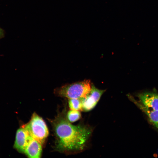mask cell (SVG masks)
I'll return each mask as SVG.
<instances>
[{"label":"cell","mask_w":158,"mask_h":158,"mask_svg":"<svg viewBox=\"0 0 158 158\" xmlns=\"http://www.w3.org/2000/svg\"><path fill=\"white\" fill-rule=\"evenodd\" d=\"M30 135L42 145L49 134L47 126L43 119L34 113L29 121L23 126Z\"/></svg>","instance_id":"3"},{"label":"cell","mask_w":158,"mask_h":158,"mask_svg":"<svg viewBox=\"0 0 158 158\" xmlns=\"http://www.w3.org/2000/svg\"><path fill=\"white\" fill-rule=\"evenodd\" d=\"M4 35V30L0 28V39L2 38Z\"/></svg>","instance_id":"11"},{"label":"cell","mask_w":158,"mask_h":158,"mask_svg":"<svg viewBox=\"0 0 158 158\" xmlns=\"http://www.w3.org/2000/svg\"><path fill=\"white\" fill-rule=\"evenodd\" d=\"M42 145L32 137L26 148L24 153L29 158H40L42 152Z\"/></svg>","instance_id":"7"},{"label":"cell","mask_w":158,"mask_h":158,"mask_svg":"<svg viewBox=\"0 0 158 158\" xmlns=\"http://www.w3.org/2000/svg\"><path fill=\"white\" fill-rule=\"evenodd\" d=\"M133 101L147 115L150 122L158 129V110L150 109L134 100Z\"/></svg>","instance_id":"8"},{"label":"cell","mask_w":158,"mask_h":158,"mask_svg":"<svg viewBox=\"0 0 158 158\" xmlns=\"http://www.w3.org/2000/svg\"><path fill=\"white\" fill-rule=\"evenodd\" d=\"M138 97L142 105L146 108L158 110V93L145 92L139 94Z\"/></svg>","instance_id":"6"},{"label":"cell","mask_w":158,"mask_h":158,"mask_svg":"<svg viewBox=\"0 0 158 158\" xmlns=\"http://www.w3.org/2000/svg\"><path fill=\"white\" fill-rule=\"evenodd\" d=\"M66 116L65 112L60 113L50 121L56 138V149L67 153L82 151L90 137L92 130L87 126L72 124Z\"/></svg>","instance_id":"1"},{"label":"cell","mask_w":158,"mask_h":158,"mask_svg":"<svg viewBox=\"0 0 158 158\" xmlns=\"http://www.w3.org/2000/svg\"><path fill=\"white\" fill-rule=\"evenodd\" d=\"M105 90H100L92 84L89 93L82 98V111H88L92 109L96 105Z\"/></svg>","instance_id":"4"},{"label":"cell","mask_w":158,"mask_h":158,"mask_svg":"<svg viewBox=\"0 0 158 158\" xmlns=\"http://www.w3.org/2000/svg\"><path fill=\"white\" fill-rule=\"evenodd\" d=\"M32 137L22 126L16 132L14 147L18 152L24 153Z\"/></svg>","instance_id":"5"},{"label":"cell","mask_w":158,"mask_h":158,"mask_svg":"<svg viewBox=\"0 0 158 158\" xmlns=\"http://www.w3.org/2000/svg\"><path fill=\"white\" fill-rule=\"evenodd\" d=\"M66 116L70 122L73 123L78 120L80 118L81 115L78 111L71 110L68 112Z\"/></svg>","instance_id":"10"},{"label":"cell","mask_w":158,"mask_h":158,"mask_svg":"<svg viewBox=\"0 0 158 158\" xmlns=\"http://www.w3.org/2000/svg\"><path fill=\"white\" fill-rule=\"evenodd\" d=\"M68 104L71 110L82 111V98L69 99Z\"/></svg>","instance_id":"9"},{"label":"cell","mask_w":158,"mask_h":158,"mask_svg":"<svg viewBox=\"0 0 158 158\" xmlns=\"http://www.w3.org/2000/svg\"><path fill=\"white\" fill-rule=\"evenodd\" d=\"M92 84L90 80H85L56 88L54 93L58 96L68 99L83 98L90 92Z\"/></svg>","instance_id":"2"}]
</instances>
